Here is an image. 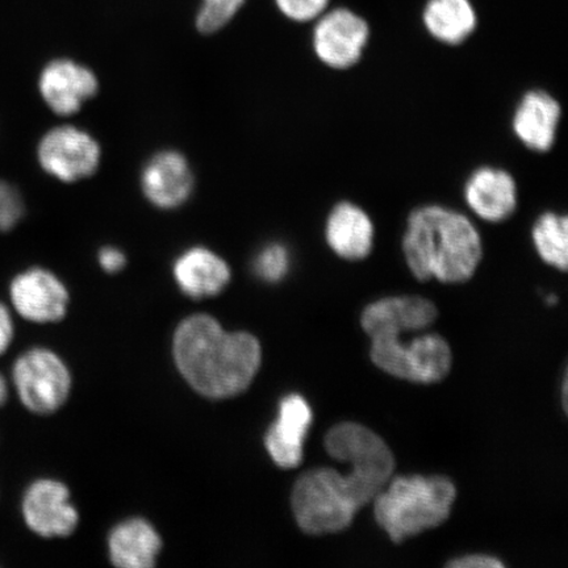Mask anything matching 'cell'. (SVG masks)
Here are the masks:
<instances>
[{
    "label": "cell",
    "mask_w": 568,
    "mask_h": 568,
    "mask_svg": "<svg viewBox=\"0 0 568 568\" xmlns=\"http://www.w3.org/2000/svg\"><path fill=\"white\" fill-rule=\"evenodd\" d=\"M173 351L183 378L211 399L244 393L262 359L257 338L245 332H226L209 315L183 320L174 335Z\"/></svg>",
    "instance_id": "cell-1"
},
{
    "label": "cell",
    "mask_w": 568,
    "mask_h": 568,
    "mask_svg": "<svg viewBox=\"0 0 568 568\" xmlns=\"http://www.w3.org/2000/svg\"><path fill=\"white\" fill-rule=\"evenodd\" d=\"M403 253L418 281L464 283L483 257L479 231L464 213L444 205H424L410 213Z\"/></svg>",
    "instance_id": "cell-2"
},
{
    "label": "cell",
    "mask_w": 568,
    "mask_h": 568,
    "mask_svg": "<svg viewBox=\"0 0 568 568\" xmlns=\"http://www.w3.org/2000/svg\"><path fill=\"white\" fill-rule=\"evenodd\" d=\"M351 466L347 477L332 468H316L296 480L294 515L307 535H328L349 528L355 514L386 487V480L372 467L357 462Z\"/></svg>",
    "instance_id": "cell-3"
},
{
    "label": "cell",
    "mask_w": 568,
    "mask_h": 568,
    "mask_svg": "<svg viewBox=\"0 0 568 568\" xmlns=\"http://www.w3.org/2000/svg\"><path fill=\"white\" fill-rule=\"evenodd\" d=\"M374 499L376 523L395 544L437 528L450 516L457 489L445 477L395 478Z\"/></svg>",
    "instance_id": "cell-4"
},
{
    "label": "cell",
    "mask_w": 568,
    "mask_h": 568,
    "mask_svg": "<svg viewBox=\"0 0 568 568\" xmlns=\"http://www.w3.org/2000/svg\"><path fill=\"white\" fill-rule=\"evenodd\" d=\"M372 359L383 372L395 378L417 383L443 381L452 367L450 347L437 335L418 337L407 345L374 338Z\"/></svg>",
    "instance_id": "cell-5"
},
{
    "label": "cell",
    "mask_w": 568,
    "mask_h": 568,
    "mask_svg": "<svg viewBox=\"0 0 568 568\" xmlns=\"http://www.w3.org/2000/svg\"><path fill=\"white\" fill-rule=\"evenodd\" d=\"M102 158L98 140L77 125L52 128L38 146L41 169L62 183L89 180L101 168Z\"/></svg>",
    "instance_id": "cell-6"
},
{
    "label": "cell",
    "mask_w": 568,
    "mask_h": 568,
    "mask_svg": "<svg viewBox=\"0 0 568 568\" xmlns=\"http://www.w3.org/2000/svg\"><path fill=\"white\" fill-rule=\"evenodd\" d=\"M13 383L24 406L36 414H52L67 402L71 378L68 367L47 349L21 355L13 366Z\"/></svg>",
    "instance_id": "cell-7"
},
{
    "label": "cell",
    "mask_w": 568,
    "mask_h": 568,
    "mask_svg": "<svg viewBox=\"0 0 568 568\" xmlns=\"http://www.w3.org/2000/svg\"><path fill=\"white\" fill-rule=\"evenodd\" d=\"M371 38L366 20L351 10L338 9L323 13L312 38V45L324 65L346 70L357 65Z\"/></svg>",
    "instance_id": "cell-8"
},
{
    "label": "cell",
    "mask_w": 568,
    "mask_h": 568,
    "mask_svg": "<svg viewBox=\"0 0 568 568\" xmlns=\"http://www.w3.org/2000/svg\"><path fill=\"white\" fill-rule=\"evenodd\" d=\"M142 195L162 211L181 209L195 190V175L186 155L165 149L152 155L140 173Z\"/></svg>",
    "instance_id": "cell-9"
},
{
    "label": "cell",
    "mask_w": 568,
    "mask_h": 568,
    "mask_svg": "<svg viewBox=\"0 0 568 568\" xmlns=\"http://www.w3.org/2000/svg\"><path fill=\"white\" fill-rule=\"evenodd\" d=\"M101 82L94 70L71 59H55L42 69L39 90L42 101L55 115H77L98 95Z\"/></svg>",
    "instance_id": "cell-10"
},
{
    "label": "cell",
    "mask_w": 568,
    "mask_h": 568,
    "mask_svg": "<svg viewBox=\"0 0 568 568\" xmlns=\"http://www.w3.org/2000/svg\"><path fill=\"white\" fill-rule=\"evenodd\" d=\"M437 318V308L420 296H393L367 305L362 326L368 337L402 344L403 332L428 328Z\"/></svg>",
    "instance_id": "cell-11"
},
{
    "label": "cell",
    "mask_w": 568,
    "mask_h": 568,
    "mask_svg": "<svg viewBox=\"0 0 568 568\" xmlns=\"http://www.w3.org/2000/svg\"><path fill=\"white\" fill-rule=\"evenodd\" d=\"M11 300L19 315L30 322L54 323L67 315L69 291L52 272L34 267L13 280Z\"/></svg>",
    "instance_id": "cell-12"
},
{
    "label": "cell",
    "mask_w": 568,
    "mask_h": 568,
    "mask_svg": "<svg viewBox=\"0 0 568 568\" xmlns=\"http://www.w3.org/2000/svg\"><path fill=\"white\" fill-rule=\"evenodd\" d=\"M69 489L55 480H39L28 488L23 514L28 527L41 537H68L78 525V513L69 501Z\"/></svg>",
    "instance_id": "cell-13"
},
{
    "label": "cell",
    "mask_w": 568,
    "mask_h": 568,
    "mask_svg": "<svg viewBox=\"0 0 568 568\" xmlns=\"http://www.w3.org/2000/svg\"><path fill=\"white\" fill-rule=\"evenodd\" d=\"M176 286L193 300L222 294L232 280V270L222 255L207 246L196 245L183 251L174 261Z\"/></svg>",
    "instance_id": "cell-14"
},
{
    "label": "cell",
    "mask_w": 568,
    "mask_h": 568,
    "mask_svg": "<svg viewBox=\"0 0 568 568\" xmlns=\"http://www.w3.org/2000/svg\"><path fill=\"white\" fill-rule=\"evenodd\" d=\"M465 201L468 209L485 222H506L517 209L515 178L503 169L479 168L468 176Z\"/></svg>",
    "instance_id": "cell-15"
},
{
    "label": "cell",
    "mask_w": 568,
    "mask_h": 568,
    "mask_svg": "<svg viewBox=\"0 0 568 568\" xmlns=\"http://www.w3.org/2000/svg\"><path fill=\"white\" fill-rule=\"evenodd\" d=\"M312 410L307 400L293 394L280 404V416L265 437L266 449L276 465L294 468L303 459V445L310 425Z\"/></svg>",
    "instance_id": "cell-16"
},
{
    "label": "cell",
    "mask_w": 568,
    "mask_h": 568,
    "mask_svg": "<svg viewBox=\"0 0 568 568\" xmlns=\"http://www.w3.org/2000/svg\"><path fill=\"white\" fill-rule=\"evenodd\" d=\"M560 104L541 90L528 91L517 104L513 119L516 138L535 152H548L556 142Z\"/></svg>",
    "instance_id": "cell-17"
},
{
    "label": "cell",
    "mask_w": 568,
    "mask_h": 568,
    "mask_svg": "<svg viewBox=\"0 0 568 568\" xmlns=\"http://www.w3.org/2000/svg\"><path fill=\"white\" fill-rule=\"evenodd\" d=\"M374 236L372 217L357 204L341 202L333 207L326 219V244L341 258L365 260L373 251Z\"/></svg>",
    "instance_id": "cell-18"
},
{
    "label": "cell",
    "mask_w": 568,
    "mask_h": 568,
    "mask_svg": "<svg viewBox=\"0 0 568 568\" xmlns=\"http://www.w3.org/2000/svg\"><path fill=\"white\" fill-rule=\"evenodd\" d=\"M112 564L122 568H149L155 565L162 548L161 537L142 518L119 524L109 539Z\"/></svg>",
    "instance_id": "cell-19"
},
{
    "label": "cell",
    "mask_w": 568,
    "mask_h": 568,
    "mask_svg": "<svg viewBox=\"0 0 568 568\" xmlns=\"http://www.w3.org/2000/svg\"><path fill=\"white\" fill-rule=\"evenodd\" d=\"M426 30L439 42L458 45L477 28V12L470 0H429L424 10Z\"/></svg>",
    "instance_id": "cell-20"
},
{
    "label": "cell",
    "mask_w": 568,
    "mask_h": 568,
    "mask_svg": "<svg viewBox=\"0 0 568 568\" xmlns=\"http://www.w3.org/2000/svg\"><path fill=\"white\" fill-rule=\"evenodd\" d=\"M536 251L546 265L566 272L568 266V220L556 212H545L531 230Z\"/></svg>",
    "instance_id": "cell-21"
},
{
    "label": "cell",
    "mask_w": 568,
    "mask_h": 568,
    "mask_svg": "<svg viewBox=\"0 0 568 568\" xmlns=\"http://www.w3.org/2000/svg\"><path fill=\"white\" fill-rule=\"evenodd\" d=\"M195 26L203 34L222 31L243 10L247 0H201Z\"/></svg>",
    "instance_id": "cell-22"
},
{
    "label": "cell",
    "mask_w": 568,
    "mask_h": 568,
    "mask_svg": "<svg viewBox=\"0 0 568 568\" xmlns=\"http://www.w3.org/2000/svg\"><path fill=\"white\" fill-rule=\"evenodd\" d=\"M253 273L266 283H280L290 272L291 253L282 243H268L255 253Z\"/></svg>",
    "instance_id": "cell-23"
},
{
    "label": "cell",
    "mask_w": 568,
    "mask_h": 568,
    "mask_svg": "<svg viewBox=\"0 0 568 568\" xmlns=\"http://www.w3.org/2000/svg\"><path fill=\"white\" fill-rule=\"evenodd\" d=\"M24 215V202L19 191L0 181V232H9Z\"/></svg>",
    "instance_id": "cell-24"
},
{
    "label": "cell",
    "mask_w": 568,
    "mask_h": 568,
    "mask_svg": "<svg viewBox=\"0 0 568 568\" xmlns=\"http://www.w3.org/2000/svg\"><path fill=\"white\" fill-rule=\"evenodd\" d=\"M283 17L296 23H307L323 16L329 0H274Z\"/></svg>",
    "instance_id": "cell-25"
},
{
    "label": "cell",
    "mask_w": 568,
    "mask_h": 568,
    "mask_svg": "<svg viewBox=\"0 0 568 568\" xmlns=\"http://www.w3.org/2000/svg\"><path fill=\"white\" fill-rule=\"evenodd\" d=\"M98 264L103 272L116 274L125 267L126 257L122 248L112 245L103 246L98 253Z\"/></svg>",
    "instance_id": "cell-26"
},
{
    "label": "cell",
    "mask_w": 568,
    "mask_h": 568,
    "mask_svg": "<svg viewBox=\"0 0 568 568\" xmlns=\"http://www.w3.org/2000/svg\"><path fill=\"white\" fill-rule=\"evenodd\" d=\"M452 568H501L504 564L499 559L489 556H466L447 564Z\"/></svg>",
    "instance_id": "cell-27"
},
{
    "label": "cell",
    "mask_w": 568,
    "mask_h": 568,
    "mask_svg": "<svg viewBox=\"0 0 568 568\" xmlns=\"http://www.w3.org/2000/svg\"><path fill=\"white\" fill-rule=\"evenodd\" d=\"M13 335V325L10 312L3 304H0V354L10 346Z\"/></svg>",
    "instance_id": "cell-28"
},
{
    "label": "cell",
    "mask_w": 568,
    "mask_h": 568,
    "mask_svg": "<svg viewBox=\"0 0 568 568\" xmlns=\"http://www.w3.org/2000/svg\"><path fill=\"white\" fill-rule=\"evenodd\" d=\"M7 395H9V389H7L6 381L2 375H0V406L7 400Z\"/></svg>",
    "instance_id": "cell-29"
}]
</instances>
